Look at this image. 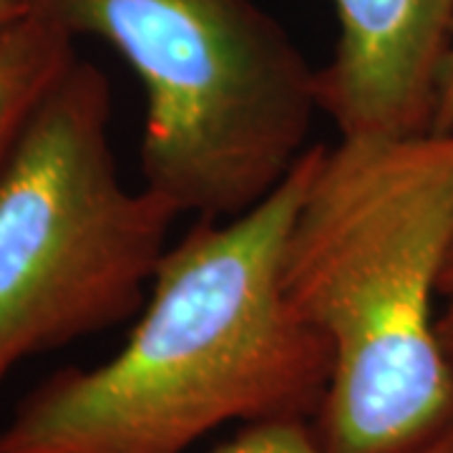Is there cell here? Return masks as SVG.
<instances>
[{
	"instance_id": "6da1fadb",
	"label": "cell",
	"mask_w": 453,
	"mask_h": 453,
	"mask_svg": "<svg viewBox=\"0 0 453 453\" xmlns=\"http://www.w3.org/2000/svg\"><path fill=\"white\" fill-rule=\"evenodd\" d=\"M320 151L252 210L199 217L166 247L124 348L41 380L0 426V453H187L226 423L312 421L333 356L280 262Z\"/></svg>"
},
{
	"instance_id": "7a4b0ae2",
	"label": "cell",
	"mask_w": 453,
	"mask_h": 453,
	"mask_svg": "<svg viewBox=\"0 0 453 453\" xmlns=\"http://www.w3.org/2000/svg\"><path fill=\"white\" fill-rule=\"evenodd\" d=\"M453 244V129L323 144L280 282L330 345L312 431L327 453H421L453 434L434 300Z\"/></svg>"
},
{
	"instance_id": "3957f363",
	"label": "cell",
	"mask_w": 453,
	"mask_h": 453,
	"mask_svg": "<svg viewBox=\"0 0 453 453\" xmlns=\"http://www.w3.org/2000/svg\"><path fill=\"white\" fill-rule=\"evenodd\" d=\"M111 43L146 88L142 174L179 214L252 210L305 154L318 71L252 0H20Z\"/></svg>"
},
{
	"instance_id": "277c9868",
	"label": "cell",
	"mask_w": 453,
	"mask_h": 453,
	"mask_svg": "<svg viewBox=\"0 0 453 453\" xmlns=\"http://www.w3.org/2000/svg\"><path fill=\"white\" fill-rule=\"evenodd\" d=\"M109 121L106 73L76 58L0 166V386L144 308L179 210L124 187Z\"/></svg>"
},
{
	"instance_id": "5b68a950",
	"label": "cell",
	"mask_w": 453,
	"mask_h": 453,
	"mask_svg": "<svg viewBox=\"0 0 453 453\" xmlns=\"http://www.w3.org/2000/svg\"><path fill=\"white\" fill-rule=\"evenodd\" d=\"M340 35L318 71V106L340 136H405L434 127L453 0H333Z\"/></svg>"
},
{
	"instance_id": "8992f818",
	"label": "cell",
	"mask_w": 453,
	"mask_h": 453,
	"mask_svg": "<svg viewBox=\"0 0 453 453\" xmlns=\"http://www.w3.org/2000/svg\"><path fill=\"white\" fill-rule=\"evenodd\" d=\"M76 58L73 38L43 18L26 13L0 28V166Z\"/></svg>"
},
{
	"instance_id": "52a82bcc",
	"label": "cell",
	"mask_w": 453,
	"mask_h": 453,
	"mask_svg": "<svg viewBox=\"0 0 453 453\" xmlns=\"http://www.w3.org/2000/svg\"><path fill=\"white\" fill-rule=\"evenodd\" d=\"M211 453H327L310 421L247 423L237 436L219 443ZM421 453H453V434Z\"/></svg>"
},
{
	"instance_id": "ba28073f",
	"label": "cell",
	"mask_w": 453,
	"mask_h": 453,
	"mask_svg": "<svg viewBox=\"0 0 453 453\" xmlns=\"http://www.w3.org/2000/svg\"><path fill=\"white\" fill-rule=\"evenodd\" d=\"M438 297L443 300V308L436 315V333L446 356L453 360V244L438 277Z\"/></svg>"
},
{
	"instance_id": "9c48e42d",
	"label": "cell",
	"mask_w": 453,
	"mask_h": 453,
	"mask_svg": "<svg viewBox=\"0 0 453 453\" xmlns=\"http://www.w3.org/2000/svg\"><path fill=\"white\" fill-rule=\"evenodd\" d=\"M434 131L453 129V41L441 64L436 86V109H434Z\"/></svg>"
},
{
	"instance_id": "30bf717a",
	"label": "cell",
	"mask_w": 453,
	"mask_h": 453,
	"mask_svg": "<svg viewBox=\"0 0 453 453\" xmlns=\"http://www.w3.org/2000/svg\"><path fill=\"white\" fill-rule=\"evenodd\" d=\"M26 16V8L20 0H0V28L11 26L13 20Z\"/></svg>"
}]
</instances>
